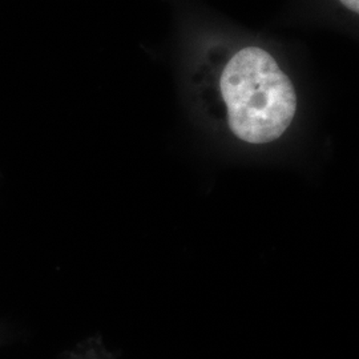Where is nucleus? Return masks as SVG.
<instances>
[{
  "instance_id": "nucleus-3",
  "label": "nucleus",
  "mask_w": 359,
  "mask_h": 359,
  "mask_svg": "<svg viewBox=\"0 0 359 359\" xmlns=\"http://www.w3.org/2000/svg\"><path fill=\"white\" fill-rule=\"evenodd\" d=\"M0 341H1V329H0Z\"/></svg>"
},
{
  "instance_id": "nucleus-1",
  "label": "nucleus",
  "mask_w": 359,
  "mask_h": 359,
  "mask_svg": "<svg viewBox=\"0 0 359 359\" xmlns=\"http://www.w3.org/2000/svg\"><path fill=\"white\" fill-rule=\"evenodd\" d=\"M219 88L231 132L243 142H274L294 118V87L277 62L261 48L237 52L221 75Z\"/></svg>"
},
{
  "instance_id": "nucleus-2",
  "label": "nucleus",
  "mask_w": 359,
  "mask_h": 359,
  "mask_svg": "<svg viewBox=\"0 0 359 359\" xmlns=\"http://www.w3.org/2000/svg\"><path fill=\"white\" fill-rule=\"evenodd\" d=\"M345 7L353 13H359V0H339Z\"/></svg>"
}]
</instances>
